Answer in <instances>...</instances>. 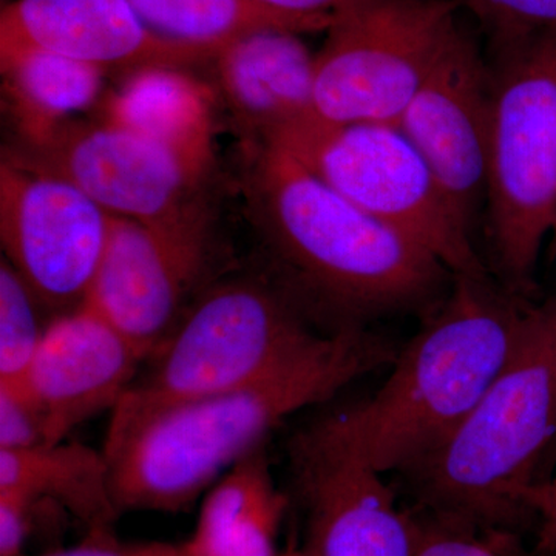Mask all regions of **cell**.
Instances as JSON below:
<instances>
[{
    "instance_id": "6da1fadb",
    "label": "cell",
    "mask_w": 556,
    "mask_h": 556,
    "mask_svg": "<svg viewBox=\"0 0 556 556\" xmlns=\"http://www.w3.org/2000/svg\"><path fill=\"white\" fill-rule=\"evenodd\" d=\"M397 351L358 325L318 336L247 386L170 409L108 457L112 493L126 511L185 510L299 409L320 404Z\"/></svg>"
},
{
    "instance_id": "7a4b0ae2",
    "label": "cell",
    "mask_w": 556,
    "mask_h": 556,
    "mask_svg": "<svg viewBox=\"0 0 556 556\" xmlns=\"http://www.w3.org/2000/svg\"><path fill=\"white\" fill-rule=\"evenodd\" d=\"M441 308L367 401L308 428L379 473L415 467L466 420L517 346L532 306L490 277H453Z\"/></svg>"
},
{
    "instance_id": "3957f363",
    "label": "cell",
    "mask_w": 556,
    "mask_h": 556,
    "mask_svg": "<svg viewBox=\"0 0 556 556\" xmlns=\"http://www.w3.org/2000/svg\"><path fill=\"white\" fill-rule=\"evenodd\" d=\"M247 160L252 223L300 289L354 320L437 294L445 268L427 249L354 206L287 150L249 144Z\"/></svg>"
},
{
    "instance_id": "277c9868",
    "label": "cell",
    "mask_w": 556,
    "mask_h": 556,
    "mask_svg": "<svg viewBox=\"0 0 556 556\" xmlns=\"http://www.w3.org/2000/svg\"><path fill=\"white\" fill-rule=\"evenodd\" d=\"M556 438V295L525 331L470 415L405 471L431 514L511 532ZM514 533V532H511Z\"/></svg>"
},
{
    "instance_id": "5b68a950",
    "label": "cell",
    "mask_w": 556,
    "mask_h": 556,
    "mask_svg": "<svg viewBox=\"0 0 556 556\" xmlns=\"http://www.w3.org/2000/svg\"><path fill=\"white\" fill-rule=\"evenodd\" d=\"M317 338L294 303L262 281L208 289L113 409L102 452L112 455L170 409L247 386Z\"/></svg>"
},
{
    "instance_id": "8992f818",
    "label": "cell",
    "mask_w": 556,
    "mask_h": 556,
    "mask_svg": "<svg viewBox=\"0 0 556 556\" xmlns=\"http://www.w3.org/2000/svg\"><path fill=\"white\" fill-rule=\"evenodd\" d=\"M485 201L503 287L525 300L556 225V27L493 47Z\"/></svg>"
},
{
    "instance_id": "52a82bcc",
    "label": "cell",
    "mask_w": 556,
    "mask_h": 556,
    "mask_svg": "<svg viewBox=\"0 0 556 556\" xmlns=\"http://www.w3.org/2000/svg\"><path fill=\"white\" fill-rule=\"evenodd\" d=\"M265 144L287 150L354 206L427 249L453 277H490L470 226L399 127L313 118Z\"/></svg>"
},
{
    "instance_id": "ba28073f",
    "label": "cell",
    "mask_w": 556,
    "mask_h": 556,
    "mask_svg": "<svg viewBox=\"0 0 556 556\" xmlns=\"http://www.w3.org/2000/svg\"><path fill=\"white\" fill-rule=\"evenodd\" d=\"M457 9L453 0H362L336 13L314 58V118L397 127L463 25Z\"/></svg>"
},
{
    "instance_id": "9c48e42d",
    "label": "cell",
    "mask_w": 556,
    "mask_h": 556,
    "mask_svg": "<svg viewBox=\"0 0 556 556\" xmlns=\"http://www.w3.org/2000/svg\"><path fill=\"white\" fill-rule=\"evenodd\" d=\"M208 218L200 203L156 222L112 217L108 248L83 305L109 321L144 361L181 321L203 273Z\"/></svg>"
},
{
    "instance_id": "30bf717a",
    "label": "cell",
    "mask_w": 556,
    "mask_h": 556,
    "mask_svg": "<svg viewBox=\"0 0 556 556\" xmlns=\"http://www.w3.org/2000/svg\"><path fill=\"white\" fill-rule=\"evenodd\" d=\"M112 217L72 182L2 161L0 239L39 305H83L108 248Z\"/></svg>"
},
{
    "instance_id": "8fae6325",
    "label": "cell",
    "mask_w": 556,
    "mask_h": 556,
    "mask_svg": "<svg viewBox=\"0 0 556 556\" xmlns=\"http://www.w3.org/2000/svg\"><path fill=\"white\" fill-rule=\"evenodd\" d=\"M22 166L72 182L115 217L156 222L199 203L203 172L156 139L102 119L61 124L24 152Z\"/></svg>"
},
{
    "instance_id": "7c38bea8",
    "label": "cell",
    "mask_w": 556,
    "mask_h": 556,
    "mask_svg": "<svg viewBox=\"0 0 556 556\" xmlns=\"http://www.w3.org/2000/svg\"><path fill=\"white\" fill-rule=\"evenodd\" d=\"M490 98V67L460 25L397 124L470 228L485 200Z\"/></svg>"
},
{
    "instance_id": "4fadbf2b",
    "label": "cell",
    "mask_w": 556,
    "mask_h": 556,
    "mask_svg": "<svg viewBox=\"0 0 556 556\" xmlns=\"http://www.w3.org/2000/svg\"><path fill=\"white\" fill-rule=\"evenodd\" d=\"M292 470L309 556H413L417 518L394 500L379 471L303 431L292 444Z\"/></svg>"
},
{
    "instance_id": "5bb4252c",
    "label": "cell",
    "mask_w": 556,
    "mask_h": 556,
    "mask_svg": "<svg viewBox=\"0 0 556 556\" xmlns=\"http://www.w3.org/2000/svg\"><path fill=\"white\" fill-rule=\"evenodd\" d=\"M142 362L137 348L87 306L47 325L21 387L42 409L49 444L65 441L90 417L113 412Z\"/></svg>"
},
{
    "instance_id": "9a60e30c",
    "label": "cell",
    "mask_w": 556,
    "mask_h": 556,
    "mask_svg": "<svg viewBox=\"0 0 556 556\" xmlns=\"http://www.w3.org/2000/svg\"><path fill=\"white\" fill-rule=\"evenodd\" d=\"M14 50L50 51L131 72L212 62L150 31L126 0H13L0 14V53Z\"/></svg>"
},
{
    "instance_id": "2e32d148",
    "label": "cell",
    "mask_w": 556,
    "mask_h": 556,
    "mask_svg": "<svg viewBox=\"0 0 556 556\" xmlns=\"http://www.w3.org/2000/svg\"><path fill=\"white\" fill-rule=\"evenodd\" d=\"M300 35L251 33L214 58L219 91L233 119L263 144L313 119L314 58Z\"/></svg>"
},
{
    "instance_id": "e0dca14e",
    "label": "cell",
    "mask_w": 556,
    "mask_h": 556,
    "mask_svg": "<svg viewBox=\"0 0 556 556\" xmlns=\"http://www.w3.org/2000/svg\"><path fill=\"white\" fill-rule=\"evenodd\" d=\"M0 493L50 501L78 519L89 535L112 533L121 517L104 452L73 442L0 450Z\"/></svg>"
},
{
    "instance_id": "ac0fdd59",
    "label": "cell",
    "mask_w": 556,
    "mask_h": 556,
    "mask_svg": "<svg viewBox=\"0 0 556 556\" xmlns=\"http://www.w3.org/2000/svg\"><path fill=\"white\" fill-rule=\"evenodd\" d=\"M287 507L265 455L255 450L208 489L186 547L192 556H278Z\"/></svg>"
},
{
    "instance_id": "d6986e66",
    "label": "cell",
    "mask_w": 556,
    "mask_h": 556,
    "mask_svg": "<svg viewBox=\"0 0 556 556\" xmlns=\"http://www.w3.org/2000/svg\"><path fill=\"white\" fill-rule=\"evenodd\" d=\"M105 104L104 119L174 149L206 174L212 161L211 94L177 68L131 72Z\"/></svg>"
},
{
    "instance_id": "ffe728a7",
    "label": "cell",
    "mask_w": 556,
    "mask_h": 556,
    "mask_svg": "<svg viewBox=\"0 0 556 556\" xmlns=\"http://www.w3.org/2000/svg\"><path fill=\"white\" fill-rule=\"evenodd\" d=\"M150 31L214 61L243 36L265 30L327 31L331 21L291 16L257 0H126Z\"/></svg>"
},
{
    "instance_id": "44dd1931",
    "label": "cell",
    "mask_w": 556,
    "mask_h": 556,
    "mask_svg": "<svg viewBox=\"0 0 556 556\" xmlns=\"http://www.w3.org/2000/svg\"><path fill=\"white\" fill-rule=\"evenodd\" d=\"M3 86L25 142L39 141L100 97L104 70L43 50L0 53Z\"/></svg>"
},
{
    "instance_id": "7402d4cb",
    "label": "cell",
    "mask_w": 556,
    "mask_h": 556,
    "mask_svg": "<svg viewBox=\"0 0 556 556\" xmlns=\"http://www.w3.org/2000/svg\"><path fill=\"white\" fill-rule=\"evenodd\" d=\"M38 300L9 260L0 263V387L21 386L38 353Z\"/></svg>"
},
{
    "instance_id": "603a6c76",
    "label": "cell",
    "mask_w": 556,
    "mask_h": 556,
    "mask_svg": "<svg viewBox=\"0 0 556 556\" xmlns=\"http://www.w3.org/2000/svg\"><path fill=\"white\" fill-rule=\"evenodd\" d=\"M515 533L482 529L459 519L431 514L417 518L413 556H522Z\"/></svg>"
},
{
    "instance_id": "cb8c5ba5",
    "label": "cell",
    "mask_w": 556,
    "mask_h": 556,
    "mask_svg": "<svg viewBox=\"0 0 556 556\" xmlns=\"http://www.w3.org/2000/svg\"><path fill=\"white\" fill-rule=\"evenodd\" d=\"M473 14L492 38L503 46L556 27V0H453Z\"/></svg>"
},
{
    "instance_id": "d4e9b609",
    "label": "cell",
    "mask_w": 556,
    "mask_h": 556,
    "mask_svg": "<svg viewBox=\"0 0 556 556\" xmlns=\"http://www.w3.org/2000/svg\"><path fill=\"white\" fill-rule=\"evenodd\" d=\"M49 444L46 417L24 387H0V450Z\"/></svg>"
},
{
    "instance_id": "484cf974",
    "label": "cell",
    "mask_w": 556,
    "mask_h": 556,
    "mask_svg": "<svg viewBox=\"0 0 556 556\" xmlns=\"http://www.w3.org/2000/svg\"><path fill=\"white\" fill-rule=\"evenodd\" d=\"M40 500L0 493V556H24Z\"/></svg>"
},
{
    "instance_id": "4316f807",
    "label": "cell",
    "mask_w": 556,
    "mask_h": 556,
    "mask_svg": "<svg viewBox=\"0 0 556 556\" xmlns=\"http://www.w3.org/2000/svg\"><path fill=\"white\" fill-rule=\"evenodd\" d=\"M38 556H188V551L185 543L127 544L116 540L113 533H94L78 546L56 548Z\"/></svg>"
},
{
    "instance_id": "83f0119b",
    "label": "cell",
    "mask_w": 556,
    "mask_h": 556,
    "mask_svg": "<svg viewBox=\"0 0 556 556\" xmlns=\"http://www.w3.org/2000/svg\"><path fill=\"white\" fill-rule=\"evenodd\" d=\"M529 507L532 517L538 519L540 554L556 556V475L533 485Z\"/></svg>"
},
{
    "instance_id": "f1b7e54d",
    "label": "cell",
    "mask_w": 556,
    "mask_h": 556,
    "mask_svg": "<svg viewBox=\"0 0 556 556\" xmlns=\"http://www.w3.org/2000/svg\"><path fill=\"white\" fill-rule=\"evenodd\" d=\"M257 2L291 16L332 21V16L340 10L362 0H257Z\"/></svg>"
},
{
    "instance_id": "f546056e",
    "label": "cell",
    "mask_w": 556,
    "mask_h": 556,
    "mask_svg": "<svg viewBox=\"0 0 556 556\" xmlns=\"http://www.w3.org/2000/svg\"><path fill=\"white\" fill-rule=\"evenodd\" d=\"M556 466V438L552 442L551 448H548L546 457H544L543 464H541L540 471H538V482L544 481L554 475V468Z\"/></svg>"
},
{
    "instance_id": "4dcf8cb0",
    "label": "cell",
    "mask_w": 556,
    "mask_h": 556,
    "mask_svg": "<svg viewBox=\"0 0 556 556\" xmlns=\"http://www.w3.org/2000/svg\"><path fill=\"white\" fill-rule=\"evenodd\" d=\"M278 556H309L303 548H288V551L280 552Z\"/></svg>"
},
{
    "instance_id": "1f68e13d",
    "label": "cell",
    "mask_w": 556,
    "mask_h": 556,
    "mask_svg": "<svg viewBox=\"0 0 556 556\" xmlns=\"http://www.w3.org/2000/svg\"><path fill=\"white\" fill-rule=\"evenodd\" d=\"M522 556H546V555H541V554H529V552H526L525 551V555Z\"/></svg>"
},
{
    "instance_id": "d6a6232c",
    "label": "cell",
    "mask_w": 556,
    "mask_h": 556,
    "mask_svg": "<svg viewBox=\"0 0 556 556\" xmlns=\"http://www.w3.org/2000/svg\"><path fill=\"white\" fill-rule=\"evenodd\" d=\"M554 233H555V247H556V225H555Z\"/></svg>"
},
{
    "instance_id": "836d02e7",
    "label": "cell",
    "mask_w": 556,
    "mask_h": 556,
    "mask_svg": "<svg viewBox=\"0 0 556 556\" xmlns=\"http://www.w3.org/2000/svg\"><path fill=\"white\" fill-rule=\"evenodd\" d=\"M185 546H186V544H185ZM186 551H188V547H186ZM188 556H192V555L189 554V551H188Z\"/></svg>"
}]
</instances>
